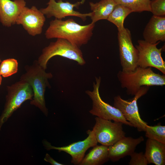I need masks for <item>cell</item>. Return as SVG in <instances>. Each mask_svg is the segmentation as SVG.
I'll return each instance as SVG.
<instances>
[{
    "instance_id": "1",
    "label": "cell",
    "mask_w": 165,
    "mask_h": 165,
    "mask_svg": "<svg viewBox=\"0 0 165 165\" xmlns=\"http://www.w3.org/2000/svg\"><path fill=\"white\" fill-rule=\"evenodd\" d=\"M95 24L81 25L74 19L65 20L55 19L50 23L45 32L48 39L61 38L80 47L87 44L91 38Z\"/></svg>"
},
{
    "instance_id": "2",
    "label": "cell",
    "mask_w": 165,
    "mask_h": 165,
    "mask_svg": "<svg viewBox=\"0 0 165 165\" xmlns=\"http://www.w3.org/2000/svg\"><path fill=\"white\" fill-rule=\"evenodd\" d=\"M117 78L122 88H125L128 95L135 96L143 86H163L165 85V75L156 73L151 67L137 66L129 71H119Z\"/></svg>"
},
{
    "instance_id": "3",
    "label": "cell",
    "mask_w": 165,
    "mask_h": 165,
    "mask_svg": "<svg viewBox=\"0 0 165 165\" xmlns=\"http://www.w3.org/2000/svg\"><path fill=\"white\" fill-rule=\"evenodd\" d=\"M25 72L20 76V80L24 81L31 87L33 96L30 104L38 108L46 116L48 111L45 103L44 94L47 87H50L48 80L53 77L50 72H46L35 61L32 64L26 65Z\"/></svg>"
},
{
    "instance_id": "4",
    "label": "cell",
    "mask_w": 165,
    "mask_h": 165,
    "mask_svg": "<svg viewBox=\"0 0 165 165\" xmlns=\"http://www.w3.org/2000/svg\"><path fill=\"white\" fill-rule=\"evenodd\" d=\"M57 56H60L77 62L80 65L86 64L80 47L64 39L57 38L44 48L37 61L40 66L46 70L50 59Z\"/></svg>"
},
{
    "instance_id": "5",
    "label": "cell",
    "mask_w": 165,
    "mask_h": 165,
    "mask_svg": "<svg viewBox=\"0 0 165 165\" xmlns=\"http://www.w3.org/2000/svg\"><path fill=\"white\" fill-rule=\"evenodd\" d=\"M7 90L4 109L0 116V131L3 124L13 112L25 101L31 100L33 96L31 86L27 82L20 80L8 86Z\"/></svg>"
},
{
    "instance_id": "6",
    "label": "cell",
    "mask_w": 165,
    "mask_h": 165,
    "mask_svg": "<svg viewBox=\"0 0 165 165\" xmlns=\"http://www.w3.org/2000/svg\"><path fill=\"white\" fill-rule=\"evenodd\" d=\"M101 81V77H96L95 82H94L93 84V90H87L86 91L92 102V108L89 111L90 113L92 115L101 119L121 122L123 124L132 127L118 109L102 99L99 92Z\"/></svg>"
},
{
    "instance_id": "7",
    "label": "cell",
    "mask_w": 165,
    "mask_h": 165,
    "mask_svg": "<svg viewBox=\"0 0 165 165\" xmlns=\"http://www.w3.org/2000/svg\"><path fill=\"white\" fill-rule=\"evenodd\" d=\"M149 86H142L132 98L125 100L119 95L114 97L113 106L118 109L126 119L139 131H145L147 123L141 118L137 104L138 100L145 95L149 90Z\"/></svg>"
},
{
    "instance_id": "8",
    "label": "cell",
    "mask_w": 165,
    "mask_h": 165,
    "mask_svg": "<svg viewBox=\"0 0 165 165\" xmlns=\"http://www.w3.org/2000/svg\"><path fill=\"white\" fill-rule=\"evenodd\" d=\"M95 120V123L92 130L98 143L108 146L125 136L123 123L112 122L111 120L97 117Z\"/></svg>"
},
{
    "instance_id": "9",
    "label": "cell",
    "mask_w": 165,
    "mask_h": 165,
    "mask_svg": "<svg viewBox=\"0 0 165 165\" xmlns=\"http://www.w3.org/2000/svg\"><path fill=\"white\" fill-rule=\"evenodd\" d=\"M160 42L151 44L144 40H138V44L135 46L138 52L137 66L153 67L165 74V62L161 55L163 48L157 47Z\"/></svg>"
},
{
    "instance_id": "10",
    "label": "cell",
    "mask_w": 165,
    "mask_h": 165,
    "mask_svg": "<svg viewBox=\"0 0 165 165\" xmlns=\"http://www.w3.org/2000/svg\"><path fill=\"white\" fill-rule=\"evenodd\" d=\"M118 31L119 56L122 70H133L137 67L138 52L133 44L130 31L125 27Z\"/></svg>"
},
{
    "instance_id": "11",
    "label": "cell",
    "mask_w": 165,
    "mask_h": 165,
    "mask_svg": "<svg viewBox=\"0 0 165 165\" xmlns=\"http://www.w3.org/2000/svg\"><path fill=\"white\" fill-rule=\"evenodd\" d=\"M63 0H49L47 3V6L41 8L40 10L48 18L54 17L55 19L62 20L68 16H74L81 18L85 21L87 17H90L91 12L83 13L75 11V8H78L79 6L83 4L85 0H81L74 3L68 2H64Z\"/></svg>"
},
{
    "instance_id": "12",
    "label": "cell",
    "mask_w": 165,
    "mask_h": 165,
    "mask_svg": "<svg viewBox=\"0 0 165 165\" xmlns=\"http://www.w3.org/2000/svg\"><path fill=\"white\" fill-rule=\"evenodd\" d=\"M87 133L88 136L84 140L74 142L66 146H54L46 140H43L42 143L47 150L55 149L59 152L63 151L68 154L72 158V163L74 165H79L87 150L97 145L98 143L92 130H88Z\"/></svg>"
},
{
    "instance_id": "13",
    "label": "cell",
    "mask_w": 165,
    "mask_h": 165,
    "mask_svg": "<svg viewBox=\"0 0 165 165\" xmlns=\"http://www.w3.org/2000/svg\"><path fill=\"white\" fill-rule=\"evenodd\" d=\"M46 21L44 15L35 6H25L18 17L16 24L21 25L31 35L41 34Z\"/></svg>"
},
{
    "instance_id": "14",
    "label": "cell",
    "mask_w": 165,
    "mask_h": 165,
    "mask_svg": "<svg viewBox=\"0 0 165 165\" xmlns=\"http://www.w3.org/2000/svg\"><path fill=\"white\" fill-rule=\"evenodd\" d=\"M143 137L136 138L125 136L113 145L108 146V156L112 162H116L134 152L138 145L143 141Z\"/></svg>"
},
{
    "instance_id": "15",
    "label": "cell",
    "mask_w": 165,
    "mask_h": 165,
    "mask_svg": "<svg viewBox=\"0 0 165 165\" xmlns=\"http://www.w3.org/2000/svg\"><path fill=\"white\" fill-rule=\"evenodd\" d=\"M26 6L24 0H0V21L6 27L16 24V20Z\"/></svg>"
},
{
    "instance_id": "16",
    "label": "cell",
    "mask_w": 165,
    "mask_h": 165,
    "mask_svg": "<svg viewBox=\"0 0 165 165\" xmlns=\"http://www.w3.org/2000/svg\"><path fill=\"white\" fill-rule=\"evenodd\" d=\"M143 36L145 41L151 44L165 41V16L153 15L144 29Z\"/></svg>"
},
{
    "instance_id": "17",
    "label": "cell",
    "mask_w": 165,
    "mask_h": 165,
    "mask_svg": "<svg viewBox=\"0 0 165 165\" xmlns=\"http://www.w3.org/2000/svg\"><path fill=\"white\" fill-rule=\"evenodd\" d=\"M145 155L148 164H165V143L148 138Z\"/></svg>"
},
{
    "instance_id": "18",
    "label": "cell",
    "mask_w": 165,
    "mask_h": 165,
    "mask_svg": "<svg viewBox=\"0 0 165 165\" xmlns=\"http://www.w3.org/2000/svg\"><path fill=\"white\" fill-rule=\"evenodd\" d=\"M89 4L91 23L95 24L100 20H107L117 4L114 0H101L96 3L90 2Z\"/></svg>"
},
{
    "instance_id": "19",
    "label": "cell",
    "mask_w": 165,
    "mask_h": 165,
    "mask_svg": "<svg viewBox=\"0 0 165 165\" xmlns=\"http://www.w3.org/2000/svg\"><path fill=\"white\" fill-rule=\"evenodd\" d=\"M83 158L80 165H100L109 159L108 146L97 145L93 147Z\"/></svg>"
},
{
    "instance_id": "20",
    "label": "cell",
    "mask_w": 165,
    "mask_h": 165,
    "mask_svg": "<svg viewBox=\"0 0 165 165\" xmlns=\"http://www.w3.org/2000/svg\"><path fill=\"white\" fill-rule=\"evenodd\" d=\"M132 12V11L128 8L117 4L107 20L115 25L118 31H120L124 28L123 23L125 18Z\"/></svg>"
},
{
    "instance_id": "21",
    "label": "cell",
    "mask_w": 165,
    "mask_h": 165,
    "mask_svg": "<svg viewBox=\"0 0 165 165\" xmlns=\"http://www.w3.org/2000/svg\"><path fill=\"white\" fill-rule=\"evenodd\" d=\"M117 4L122 5L133 12H151L150 0H114Z\"/></svg>"
},
{
    "instance_id": "22",
    "label": "cell",
    "mask_w": 165,
    "mask_h": 165,
    "mask_svg": "<svg viewBox=\"0 0 165 165\" xmlns=\"http://www.w3.org/2000/svg\"><path fill=\"white\" fill-rule=\"evenodd\" d=\"M145 132L148 138L165 143V126L160 123L154 126L147 125Z\"/></svg>"
},
{
    "instance_id": "23",
    "label": "cell",
    "mask_w": 165,
    "mask_h": 165,
    "mask_svg": "<svg viewBox=\"0 0 165 165\" xmlns=\"http://www.w3.org/2000/svg\"><path fill=\"white\" fill-rule=\"evenodd\" d=\"M18 62L14 58L5 60L0 64V73L4 77H7L17 73Z\"/></svg>"
},
{
    "instance_id": "24",
    "label": "cell",
    "mask_w": 165,
    "mask_h": 165,
    "mask_svg": "<svg viewBox=\"0 0 165 165\" xmlns=\"http://www.w3.org/2000/svg\"><path fill=\"white\" fill-rule=\"evenodd\" d=\"M151 11L153 15L163 16L165 15V0H153L151 1Z\"/></svg>"
},
{
    "instance_id": "25",
    "label": "cell",
    "mask_w": 165,
    "mask_h": 165,
    "mask_svg": "<svg viewBox=\"0 0 165 165\" xmlns=\"http://www.w3.org/2000/svg\"><path fill=\"white\" fill-rule=\"evenodd\" d=\"M131 159L129 163V165H147L148 163L143 152H133L130 155Z\"/></svg>"
},
{
    "instance_id": "26",
    "label": "cell",
    "mask_w": 165,
    "mask_h": 165,
    "mask_svg": "<svg viewBox=\"0 0 165 165\" xmlns=\"http://www.w3.org/2000/svg\"><path fill=\"white\" fill-rule=\"evenodd\" d=\"M44 160L50 163L52 165H63L64 164L59 163L54 160L48 153H46L44 159Z\"/></svg>"
},
{
    "instance_id": "27",
    "label": "cell",
    "mask_w": 165,
    "mask_h": 165,
    "mask_svg": "<svg viewBox=\"0 0 165 165\" xmlns=\"http://www.w3.org/2000/svg\"><path fill=\"white\" fill-rule=\"evenodd\" d=\"M2 81V75H1V74L0 73V86L1 84Z\"/></svg>"
},
{
    "instance_id": "28",
    "label": "cell",
    "mask_w": 165,
    "mask_h": 165,
    "mask_svg": "<svg viewBox=\"0 0 165 165\" xmlns=\"http://www.w3.org/2000/svg\"><path fill=\"white\" fill-rule=\"evenodd\" d=\"M1 62H2L1 60V59H0V64L1 63Z\"/></svg>"
}]
</instances>
